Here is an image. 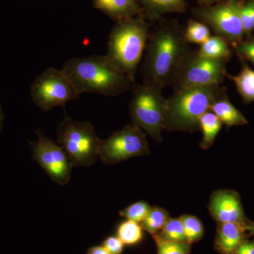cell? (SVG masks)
Returning <instances> with one entry per match:
<instances>
[{
    "label": "cell",
    "mask_w": 254,
    "mask_h": 254,
    "mask_svg": "<svg viewBox=\"0 0 254 254\" xmlns=\"http://www.w3.org/2000/svg\"><path fill=\"white\" fill-rule=\"evenodd\" d=\"M151 207L145 201L132 203L120 212V216L127 220H132L141 224L149 213Z\"/></svg>",
    "instance_id": "cell-26"
},
{
    "label": "cell",
    "mask_w": 254,
    "mask_h": 254,
    "mask_svg": "<svg viewBox=\"0 0 254 254\" xmlns=\"http://www.w3.org/2000/svg\"><path fill=\"white\" fill-rule=\"evenodd\" d=\"M37 140L31 143L32 157L41 165L52 181L60 186L68 183L73 165L64 150L41 130L36 131Z\"/></svg>",
    "instance_id": "cell-10"
},
{
    "label": "cell",
    "mask_w": 254,
    "mask_h": 254,
    "mask_svg": "<svg viewBox=\"0 0 254 254\" xmlns=\"http://www.w3.org/2000/svg\"><path fill=\"white\" fill-rule=\"evenodd\" d=\"M200 56L209 59L227 62L231 57V50L228 42L221 36H210L205 43L200 45L198 51Z\"/></svg>",
    "instance_id": "cell-17"
},
{
    "label": "cell",
    "mask_w": 254,
    "mask_h": 254,
    "mask_svg": "<svg viewBox=\"0 0 254 254\" xmlns=\"http://www.w3.org/2000/svg\"><path fill=\"white\" fill-rule=\"evenodd\" d=\"M245 225L241 222L219 224L217 235V247L222 254H232L243 241Z\"/></svg>",
    "instance_id": "cell-14"
},
{
    "label": "cell",
    "mask_w": 254,
    "mask_h": 254,
    "mask_svg": "<svg viewBox=\"0 0 254 254\" xmlns=\"http://www.w3.org/2000/svg\"><path fill=\"white\" fill-rule=\"evenodd\" d=\"M86 254H110L103 246H95L88 249Z\"/></svg>",
    "instance_id": "cell-31"
},
{
    "label": "cell",
    "mask_w": 254,
    "mask_h": 254,
    "mask_svg": "<svg viewBox=\"0 0 254 254\" xmlns=\"http://www.w3.org/2000/svg\"><path fill=\"white\" fill-rule=\"evenodd\" d=\"M158 254H189L190 245L187 242H175L163 238L159 234L153 235Z\"/></svg>",
    "instance_id": "cell-22"
},
{
    "label": "cell",
    "mask_w": 254,
    "mask_h": 254,
    "mask_svg": "<svg viewBox=\"0 0 254 254\" xmlns=\"http://www.w3.org/2000/svg\"><path fill=\"white\" fill-rule=\"evenodd\" d=\"M225 94L220 85L196 87L175 91L167 99L165 129L192 132L199 128L203 114Z\"/></svg>",
    "instance_id": "cell-4"
},
{
    "label": "cell",
    "mask_w": 254,
    "mask_h": 254,
    "mask_svg": "<svg viewBox=\"0 0 254 254\" xmlns=\"http://www.w3.org/2000/svg\"><path fill=\"white\" fill-rule=\"evenodd\" d=\"M95 8L117 21L136 17L141 12L137 0H93Z\"/></svg>",
    "instance_id": "cell-13"
},
{
    "label": "cell",
    "mask_w": 254,
    "mask_h": 254,
    "mask_svg": "<svg viewBox=\"0 0 254 254\" xmlns=\"http://www.w3.org/2000/svg\"><path fill=\"white\" fill-rule=\"evenodd\" d=\"M241 6L238 0H227L222 4L200 9L198 14L218 36L236 46L245 35L241 21Z\"/></svg>",
    "instance_id": "cell-11"
},
{
    "label": "cell",
    "mask_w": 254,
    "mask_h": 254,
    "mask_svg": "<svg viewBox=\"0 0 254 254\" xmlns=\"http://www.w3.org/2000/svg\"><path fill=\"white\" fill-rule=\"evenodd\" d=\"M226 76L235 83L239 94L245 103L254 101V70L244 63L238 75L231 76L227 73Z\"/></svg>",
    "instance_id": "cell-18"
},
{
    "label": "cell",
    "mask_w": 254,
    "mask_h": 254,
    "mask_svg": "<svg viewBox=\"0 0 254 254\" xmlns=\"http://www.w3.org/2000/svg\"><path fill=\"white\" fill-rule=\"evenodd\" d=\"M149 34L148 23L137 16L117 21L110 34L107 55L134 84Z\"/></svg>",
    "instance_id": "cell-3"
},
{
    "label": "cell",
    "mask_w": 254,
    "mask_h": 254,
    "mask_svg": "<svg viewBox=\"0 0 254 254\" xmlns=\"http://www.w3.org/2000/svg\"><path fill=\"white\" fill-rule=\"evenodd\" d=\"M158 234L163 238L168 240L188 243L183 223L180 218H169L165 226Z\"/></svg>",
    "instance_id": "cell-25"
},
{
    "label": "cell",
    "mask_w": 254,
    "mask_h": 254,
    "mask_svg": "<svg viewBox=\"0 0 254 254\" xmlns=\"http://www.w3.org/2000/svg\"><path fill=\"white\" fill-rule=\"evenodd\" d=\"M235 254H254V242H242L235 252Z\"/></svg>",
    "instance_id": "cell-30"
},
{
    "label": "cell",
    "mask_w": 254,
    "mask_h": 254,
    "mask_svg": "<svg viewBox=\"0 0 254 254\" xmlns=\"http://www.w3.org/2000/svg\"><path fill=\"white\" fill-rule=\"evenodd\" d=\"M2 123H3V114L2 110H1V105H0V131L2 128Z\"/></svg>",
    "instance_id": "cell-33"
},
{
    "label": "cell",
    "mask_w": 254,
    "mask_h": 254,
    "mask_svg": "<svg viewBox=\"0 0 254 254\" xmlns=\"http://www.w3.org/2000/svg\"><path fill=\"white\" fill-rule=\"evenodd\" d=\"M62 70L79 95L116 96L135 86L107 55L72 58L64 63Z\"/></svg>",
    "instance_id": "cell-1"
},
{
    "label": "cell",
    "mask_w": 254,
    "mask_h": 254,
    "mask_svg": "<svg viewBox=\"0 0 254 254\" xmlns=\"http://www.w3.org/2000/svg\"><path fill=\"white\" fill-rule=\"evenodd\" d=\"M209 210L215 221L220 223H243L244 212L240 197L228 190L215 191L210 198Z\"/></svg>",
    "instance_id": "cell-12"
},
{
    "label": "cell",
    "mask_w": 254,
    "mask_h": 254,
    "mask_svg": "<svg viewBox=\"0 0 254 254\" xmlns=\"http://www.w3.org/2000/svg\"><path fill=\"white\" fill-rule=\"evenodd\" d=\"M149 154L144 131L133 125H127L100 141L99 158L105 165H115L133 157Z\"/></svg>",
    "instance_id": "cell-9"
},
{
    "label": "cell",
    "mask_w": 254,
    "mask_h": 254,
    "mask_svg": "<svg viewBox=\"0 0 254 254\" xmlns=\"http://www.w3.org/2000/svg\"><path fill=\"white\" fill-rule=\"evenodd\" d=\"M58 142L73 167H90L99 158L98 138L90 122H78L65 117L57 128Z\"/></svg>",
    "instance_id": "cell-6"
},
{
    "label": "cell",
    "mask_w": 254,
    "mask_h": 254,
    "mask_svg": "<svg viewBox=\"0 0 254 254\" xmlns=\"http://www.w3.org/2000/svg\"><path fill=\"white\" fill-rule=\"evenodd\" d=\"M169 218V214L165 209L153 207L150 209L149 213L141 222V225L145 231L155 235L161 231Z\"/></svg>",
    "instance_id": "cell-21"
},
{
    "label": "cell",
    "mask_w": 254,
    "mask_h": 254,
    "mask_svg": "<svg viewBox=\"0 0 254 254\" xmlns=\"http://www.w3.org/2000/svg\"><path fill=\"white\" fill-rule=\"evenodd\" d=\"M203 3H213L214 1H218V0H200Z\"/></svg>",
    "instance_id": "cell-34"
},
{
    "label": "cell",
    "mask_w": 254,
    "mask_h": 254,
    "mask_svg": "<svg viewBox=\"0 0 254 254\" xmlns=\"http://www.w3.org/2000/svg\"><path fill=\"white\" fill-rule=\"evenodd\" d=\"M226 62L212 60L190 52L182 62L173 83L175 91L220 85L226 76Z\"/></svg>",
    "instance_id": "cell-7"
},
{
    "label": "cell",
    "mask_w": 254,
    "mask_h": 254,
    "mask_svg": "<svg viewBox=\"0 0 254 254\" xmlns=\"http://www.w3.org/2000/svg\"><path fill=\"white\" fill-rule=\"evenodd\" d=\"M103 247L110 254H122L124 251L125 245L118 237L111 236L107 237L103 242Z\"/></svg>",
    "instance_id": "cell-29"
},
{
    "label": "cell",
    "mask_w": 254,
    "mask_h": 254,
    "mask_svg": "<svg viewBox=\"0 0 254 254\" xmlns=\"http://www.w3.org/2000/svg\"><path fill=\"white\" fill-rule=\"evenodd\" d=\"M240 17L245 34H250L254 30V0L242 4Z\"/></svg>",
    "instance_id": "cell-27"
},
{
    "label": "cell",
    "mask_w": 254,
    "mask_h": 254,
    "mask_svg": "<svg viewBox=\"0 0 254 254\" xmlns=\"http://www.w3.org/2000/svg\"><path fill=\"white\" fill-rule=\"evenodd\" d=\"M186 235L187 242L190 245L200 240L204 234V228L201 221L193 215H185L180 217Z\"/></svg>",
    "instance_id": "cell-23"
},
{
    "label": "cell",
    "mask_w": 254,
    "mask_h": 254,
    "mask_svg": "<svg viewBox=\"0 0 254 254\" xmlns=\"http://www.w3.org/2000/svg\"><path fill=\"white\" fill-rule=\"evenodd\" d=\"M237 54L242 59L248 60L254 65V38L240 42L235 46Z\"/></svg>",
    "instance_id": "cell-28"
},
{
    "label": "cell",
    "mask_w": 254,
    "mask_h": 254,
    "mask_svg": "<svg viewBox=\"0 0 254 254\" xmlns=\"http://www.w3.org/2000/svg\"><path fill=\"white\" fill-rule=\"evenodd\" d=\"M148 16L158 17L170 12H183L186 9L185 0H137Z\"/></svg>",
    "instance_id": "cell-16"
},
{
    "label": "cell",
    "mask_w": 254,
    "mask_h": 254,
    "mask_svg": "<svg viewBox=\"0 0 254 254\" xmlns=\"http://www.w3.org/2000/svg\"><path fill=\"white\" fill-rule=\"evenodd\" d=\"M188 43L185 34L175 28L162 27L150 33L141 69L144 83L162 88L172 84L190 52Z\"/></svg>",
    "instance_id": "cell-2"
},
{
    "label": "cell",
    "mask_w": 254,
    "mask_h": 254,
    "mask_svg": "<svg viewBox=\"0 0 254 254\" xmlns=\"http://www.w3.org/2000/svg\"><path fill=\"white\" fill-rule=\"evenodd\" d=\"M246 230L250 231L251 233L253 234L254 235V223L251 224V225H245Z\"/></svg>",
    "instance_id": "cell-32"
},
{
    "label": "cell",
    "mask_w": 254,
    "mask_h": 254,
    "mask_svg": "<svg viewBox=\"0 0 254 254\" xmlns=\"http://www.w3.org/2000/svg\"><path fill=\"white\" fill-rule=\"evenodd\" d=\"M31 95L35 104L44 112L64 107L80 95L63 70L48 68L33 82Z\"/></svg>",
    "instance_id": "cell-8"
},
{
    "label": "cell",
    "mask_w": 254,
    "mask_h": 254,
    "mask_svg": "<svg viewBox=\"0 0 254 254\" xmlns=\"http://www.w3.org/2000/svg\"><path fill=\"white\" fill-rule=\"evenodd\" d=\"M162 89L146 83L134 86L129 104L132 125L158 141L162 140L166 120L167 99Z\"/></svg>",
    "instance_id": "cell-5"
},
{
    "label": "cell",
    "mask_w": 254,
    "mask_h": 254,
    "mask_svg": "<svg viewBox=\"0 0 254 254\" xmlns=\"http://www.w3.org/2000/svg\"><path fill=\"white\" fill-rule=\"evenodd\" d=\"M210 110L216 115L222 125L232 127L248 124L243 114L230 103L225 94L222 95L213 103Z\"/></svg>",
    "instance_id": "cell-15"
},
{
    "label": "cell",
    "mask_w": 254,
    "mask_h": 254,
    "mask_svg": "<svg viewBox=\"0 0 254 254\" xmlns=\"http://www.w3.org/2000/svg\"><path fill=\"white\" fill-rule=\"evenodd\" d=\"M222 127V123L211 110L202 115L199 120V128L203 133V139L200 143L202 148L208 149L213 145Z\"/></svg>",
    "instance_id": "cell-19"
},
{
    "label": "cell",
    "mask_w": 254,
    "mask_h": 254,
    "mask_svg": "<svg viewBox=\"0 0 254 254\" xmlns=\"http://www.w3.org/2000/svg\"><path fill=\"white\" fill-rule=\"evenodd\" d=\"M117 237L125 245H138L143 239V229L141 224L126 220L119 225L117 229Z\"/></svg>",
    "instance_id": "cell-20"
},
{
    "label": "cell",
    "mask_w": 254,
    "mask_h": 254,
    "mask_svg": "<svg viewBox=\"0 0 254 254\" xmlns=\"http://www.w3.org/2000/svg\"><path fill=\"white\" fill-rule=\"evenodd\" d=\"M184 34L188 43L200 45L203 44L211 36L207 25L193 20L189 21L186 31Z\"/></svg>",
    "instance_id": "cell-24"
}]
</instances>
